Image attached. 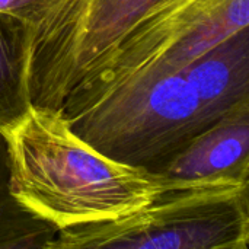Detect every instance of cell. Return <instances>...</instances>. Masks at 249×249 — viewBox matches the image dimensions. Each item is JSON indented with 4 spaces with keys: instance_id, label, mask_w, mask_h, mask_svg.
<instances>
[{
    "instance_id": "5",
    "label": "cell",
    "mask_w": 249,
    "mask_h": 249,
    "mask_svg": "<svg viewBox=\"0 0 249 249\" xmlns=\"http://www.w3.org/2000/svg\"><path fill=\"white\" fill-rule=\"evenodd\" d=\"M166 0H63L32 29L28 89L32 108L58 112L121 39Z\"/></svg>"
},
{
    "instance_id": "2",
    "label": "cell",
    "mask_w": 249,
    "mask_h": 249,
    "mask_svg": "<svg viewBox=\"0 0 249 249\" xmlns=\"http://www.w3.org/2000/svg\"><path fill=\"white\" fill-rule=\"evenodd\" d=\"M63 118L98 153L149 174L217 123L182 73L140 74Z\"/></svg>"
},
{
    "instance_id": "7",
    "label": "cell",
    "mask_w": 249,
    "mask_h": 249,
    "mask_svg": "<svg viewBox=\"0 0 249 249\" xmlns=\"http://www.w3.org/2000/svg\"><path fill=\"white\" fill-rule=\"evenodd\" d=\"M204 111L219 121L249 101V34L238 32L181 71Z\"/></svg>"
},
{
    "instance_id": "10",
    "label": "cell",
    "mask_w": 249,
    "mask_h": 249,
    "mask_svg": "<svg viewBox=\"0 0 249 249\" xmlns=\"http://www.w3.org/2000/svg\"><path fill=\"white\" fill-rule=\"evenodd\" d=\"M63 0H0V13L13 15L32 29L42 23Z\"/></svg>"
},
{
    "instance_id": "6",
    "label": "cell",
    "mask_w": 249,
    "mask_h": 249,
    "mask_svg": "<svg viewBox=\"0 0 249 249\" xmlns=\"http://www.w3.org/2000/svg\"><path fill=\"white\" fill-rule=\"evenodd\" d=\"M152 175L160 193L248 187L249 101L194 137Z\"/></svg>"
},
{
    "instance_id": "8",
    "label": "cell",
    "mask_w": 249,
    "mask_h": 249,
    "mask_svg": "<svg viewBox=\"0 0 249 249\" xmlns=\"http://www.w3.org/2000/svg\"><path fill=\"white\" fill-rule=\"evenodd\" d=\"M32 26L0 13V131L12 130L31 108L28 89Z\"/></svg>"
},
{
    "instance_id": "3",
    "label": "cell",
    "mask_w": 249,
    "mask_h": 249,
    "mask_svg": "<svg viewBox=\"0 0 249 249\" xmlns=\"http://www.w3.org/2000/svg\"><path fill=\"white\" fill-rule=\"evenodd\" d=\"M248 25L249 0H166L121 39L58 114H76L140 74L181 73Z\"/></svg>"
},
{
    "instance_id": "9",
    "label": "cell",
    "mask_w": 249,
    "mask_h": 249,
    "mask_svg": "<svg viewBox=\"0 0 249 249\" xmlns=\"http://www.w3.org/2000/svg\"><path fill=\"white\" fill-rule=\"evenodd\" d=\"M58 231L19 206L9 190L7 139L0 131V249H42Z\"/></svg>"
},
{
    "instance_id": "4",
    "label": "cell",
    "mask_w": 249,
    "mask_h": 249,
    "mask_svg": "<svg viewBox=\"0 0 249 249\" xmlns=\"http://www.w3.org/2000/svg\"><path fill=\"white\" fill-rule=\"evenodd\" d=\"M42 249H249V190L160 193L118 219L58 231Z\"/></svg>"
},
{
    "instance_id": "1",
    "label": "cell",
    "mask_w": 249,
    "mask_h": 249,
    "mask_svg": "<svg viewBox=\"0 0 249 249\" xmlns=\"http://www.w3.org/2000/svg\"><path fill=\"white\" fill-rule=\"evenodd\" d=\"M6 139L12 197L57 231L118 219L160 193L152 174L98 153L58 112L31 107Z\"/></svg>"
}]
</instances>
